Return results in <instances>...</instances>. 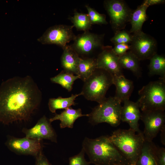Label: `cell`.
Segmentation results:
<instances>
[{"label": "cell", "mask_w": 165, "mask_h": 165, "mask_svg": "<svg viewBox=\"0 0 165 165\" xmlns=\"http://www.w3.org/2000/svg\"><path fill=\"white\" fill-rule=\"evenodd\" d=\"M63 50L61 60L64 70L77 75L80 57L71 45H67Z\"/></svg>", "instance_id": "ac0fdd59"}, {"label": "cell", "mask_w": 165, "mask_h": 165, "mask_svg": "<svg viewBox=\"0 0 165 165\" xmlns=\"http://www.w3.org/2000/svg\"><path fill=\"white\" fill-rule=\"evenodd\" d=\"M155 157L157 165H165V148L157 146Z\"/></svg>", "instance_id": "4dcf8cb0"}, {"label": "cell", "mask_w": 165, "mask_h": 165, "mask_svg": "<svg viewBox=\"0 0 165 165\" xmlns=\"http://www.w3.org/2000/svg\"><path fill=\"white\" fill-rule=\"evenodd\" d=\"M51 123L45 116L40 118L36 124L30 129L23 128L22 132L28 138L42 140H49L57 143V134Z\"/></svg>", "instance_id": "5bb4252c"}, {"label": "cell", "mask_w": 165, "mask_h": 165, "mask_svg": "<svg viewBox=\"0 0 165 165\" xmlns=\"http://www.w3.org/2000/svg\"><path fill=\"white\" fill-rule=\"evenodd\" d=\"M132 39V35L129 31L123 29L115 33L110 41L114 45L119 44H130Z\"/></svg>", "instance_id": "83f0119b"}, {"label": "cell", "mask_w": 165, "mask_h": 165, "mask_svg": "<svg viewBox=\"0 0 165 165\" xmlns=\"http://www.w3.org/2000/svg\"><path fill=\"white\" fill-rule=\"evenodd\" d=\"M161 140L162 144L165 145V125L163 126L161 130Z\"/></svg>", "instance_id": "836d02e7"}, {"label": "cell", "mask_w": 165, "mask_h": 165, "mask_svg": "<svg viewBox=\"0 0 165 165\" xmlns=\"http://www.w3.org/2000/svg\"><path fill=\"white\" fill-rule=\"evenodd\" d=\"M109 138L114 145L131 165H136L145 141L143 132L136 133L130 128L118 129Z\"/></svg>", "instance_id": "3957f363"}, {"label": "cell", "mask_w": 165, "mask_h": 165, "mask_svg": "<svg viewBox=\"0 0 165 165\" xmlns=\"http://www.w3.org/2000/svg\"><path fill=\"white\" fill-rule=\"evenodd\" d=\"M149 73L151 75H160V78L165 79V57L157 53L149 59Z\"/></svg>", "instance_id": "cb8c5ba5"}, {"label": "cell", "mask_w": 165, "mask_h": 165, "mask_svg": "<svg viewBox=\"0 0 165 165\" xmlns=\"http://www.w3.org/2000/svg\"><path fill=\"white\" fill-rule=\"evenodd\" d=\"M123 102L121 112V121L127 123L130 128L137 133H142L139 128L138 122L140 119L141 112L138 102L129 99Z\"/></svg>", "instance_id": "9a60e30c"}, {"label": "cell", "mask_w": 165, "mask_h": 165, "mask_svg": "<svg viewBox=\"0 0 165 165\" xmlns=\"http://www.w3.org/2000/svg\"><path fill=\"white\" fill-rule=\"evenodd\" d=\"M130 46V51L140 61L149 60L157 53L156 40L142 31L133 34Z\"/></svg>", "instance_id": "ba28073f"}, {"label": "cell", "mask_w": 165, "mask_h": 165, "mask_svg": "<svg viewBox=\"0 0 165 165\" xmlns=\"http://www.w3.org/2000/svg\"><path fill=\"white\" fill-rule=\"evenodd\" d=\"M85 152L82 148L78 154L69 158V165H90L89 162L86 161L84 157Z\"/></svg>", "instance_id": "f1b7e54d"}, {"label": "cell", "mask_w": 165, "mask_h": 165, "mask_svg": "<svg viewBox=\"0 0 165 165\" xmlns=\"http://www.w3.org/2000/svg\"><path fill=\"white\" fill-rule=\"evenodd\" d=\"M82 95L81 92L79 94H72L68 97L63 98L59 97L57 98H51L49 99L48 107L50 111L52 113H55L57 109H65L71 106L75 105V101L78 96Z\"/></svg>", "instance_id": "603a6c76"}, {"label": "cell", "mask_w": 165, "mask_h": 165, "mask_svg": "<svg viewBox=\"0 0 165 165\" xmlns=\"http://www.w3.org/2000/svg\"><path fill=\"white\" fill-rule=\"evenodd\" d=\"M82 147L90 163L95 165H131L114 145L109 136H102L95 139L86 137L82 142Z\"/></svg>", "instance_id": "7a4b0ae2"}, {"label": "cell", "mask_w": 165, "mask_h": 165, "mask_svg": "<svg viewBox=\"0 0 165 165\" xmlns=\"http://www.w3.org/2000/svg\"><path fill=\"white\" fill-rule=\"evenodd\" d=\"M156 148L152 141H145L136 165H157L155 157Z\"/></svg>", "instance_id": "ffe728a7"}, {"label": "cell", "mask_w": 165, "mask_h": 165, "mask_svg": "<svg viewBox=\"0 0 165 165\" xmlns=\"http://www.w3.org/2000/svg\"><path fill=\"white\" fill-rule=\"evenodd\" d=\"M79 79L78 75L63 70L57 75L51 78L50 80L53 83L60 85L70 92L72 90L74 81Z\"/></svg>", "instance_id": "d4e9b609"}, {"label": "cell", "mask_w": 165, "mask_h": 165, "mask_svg": "<svg viewBox=\"0 0 165 165\" xmlns=\"http://www.w3.org/2000/svg\"><path fill=\"white\" fill-rule=\"evenodd\" d=\"M88 117L89 114H82L80 108L74 109L70 107L64 110L60 114H56L53 117L49 119L50 123L56 120L61 121L60 128H73L75 121L82 116Z\"/></svg>", "instance_id": "e0dca14e"}, {"label": "cell", "mask_w": 165, "mask_h": 165, "mask_svg": "<svg viewBox=\"0 0 165 165\" xmlns=\"http://www.w3.org/2000/svg\"><path fill=\"white\" fill-rule=\"evenodd\" d=\"M104 5L114 33L124 29L130 22L133 11L126 2L123 0H106Z\"/></svg>", "instance_id": "52a82bcc"}, {"label": "cell", "mask_w": 165, "mask_h": 165, "mask_svg": "<svg viewBox=\"0 0 165 165\" xmlns=\"http://www.w3.org/2000/svg\"><path fill=\"white\" fill-rule=\"evenodd\" d=\"M149 6L144 1L132 13L130 23L131 28L129 31L130 33H134L142 31L144 23L147 20L146 11Z\"/></svg>", "instance_id": "d6986e66"}, {"label": "cell", "mask_w": 165, "mask_h": 165, "mask_svg": "<svg viewBox=\"0 0 165 165\" xmlns=\"http://www.w3.org/2000/svg\"><path fill=\"white\" fill-rule=\"evenodd\" d=\"M96 68V58L80 57L77 75L84 82L92 75Z\"/></svg>", "instance_id": "7402d4cb"}, {"label": "cell", "mask_w": 165, "mask_h": 165, "mask_svg": "<svg viewBox=\"0 0 165 165\" xmlns=\"http://www.w3.org/2000/svg\"><path fill=\"white\" fill-rule=\"evenodd\" d=\"M113 84L116 87L114 97L117 99L121 102L129 99L134 88L132 81L125 78L123 75L113 76Z\"/></svg>", "instance_id": "2e32d148"}, {"label": "cell", "mask_w": 165, "mask_h": 165, "mask_svg": "<svg viewBox=\"0 0 165 165\" xmlns=\"http://www.w3.org/2000/svg\"><path fill=\"white\" fill-rule=\"evenodd\" d=\"M103 35L90 32L89 31L76 36L74 42L71 45L79 56L84 58L98 48L102 47Z\"/></svg>", "instance_id": "7c38bea8"}, {"label": "cell", "mask_w": 165, "mask_h": 165, "mask_svg": "<svg viewBox=\"0 0 165 165\" xmlns=\"http://www.w3.org/2000/svg\"><path fill=\"white\" fill-rule=\"evenodd\" d=\"M11 151L18 155H30L35 157L42 151V140L25 137L18 138L8 135L5 143Z\"/></svg>", "instance_id": "30bf717a"}, {"label": "cell", "mask_w": 165, "mask_h": 165, "mask_svg": "<svg viewBox=\"0 0 165 165\" xmlns=\"http://www.w3.org/2000/svg\"><path fill=\"white\" fill-rule=\"evenodd\" d=\"M121 102L114 97H105L89 114V122L92 125L107 123L117 127L120 124Z\"/></svg>", "instance_id": "8992f818"}, {"label": "cell", "mask_w": 165, "mask_h": 165, "mask_svg": "<svg viewBox=\"0 0 165 165\" xmlns=\"http://www.w3.org/2000/svg\"><path fill=\"white\" fill-rule=\"evenodd\" d=\"M131 165L128 164H123V165Z\"/></svg>", "instance_id": "e575fe53"}, {"label": "cell", "mask_w": 165, "mask_h": 165, "mask_svg": "<svg viewBox=\"0 0 165 165\" xmlns=\"http://www.w3.org/2000/svg\"><path fill=\"white\" fill-rule=\"evenodd\" d=\"M73 25H55L48 28L38 40L43 44H55L63 49L67 44L74 40L76 35Z\"/></svg>", "instance_id": "9c48e42d"}, {"label": "cell", "mask_w": 165, "mask_h": 165, "mask_svg": "<svg viewBox=\"0 0 165 165\" xmlns=\"http://www.w3.org/2000/svg\"><path fill=\"white\" fill-rule=\"evenodd\" d=\"M137 101L141 111L165 109V79L150 82L138 91Z\"/></svg>", "instance_id": "5b68a950"}, {"label": "cell", "mask_w": 165, "mask_h": 165, "mask_svg": "<svg viewBox=\"0 0 165 165\" xmlns=\"http://www.w3.org/2000/svg\"><path fill=\"white\" fill-rule=\"evenodd\" d=\"M113 76L107 71L96 68L85 81L81 92L88 100L98 103L106 97V93L113 84Z\"/></svg>", "instance_id": "277c9868"}, {"label": "cell", "mask_w": 165, "mask_h": 165, "mask_svg": "<svg viewBox=\"0 0 165 165\" xmlns=\"http://www.w3.org/2000/svg\"><path fill=\"white\" fill-rule=\"evenodd\" d=\"M130 48V44H119L114 45L113 50L117 56L120 57L129 51Z\"/></svg>", "instance_id": "f546056e"}, {"label": "cell", "mask_w": 165, "mask_h": 165, "mask_svg": "<svg viewBox=\"0 0 165 165\" xmlns=\"http://www.w3.org/2000/svg\"><path fill=\"white\" fill-rule=\"evenodd\" d=\"M70 20L77 30L84 31H88L91 27L87 14L75 11L74 16L71 17Z\"/></svg>", "instance_id": "484cf974"}, {"label": "cell", "mask_w": 165, "mask_h": 165, "mask_svg": "<svg viewBox=\"0 0 165 165\" xmlns=\"http://www.w3.org/2000/svg\"><path fill=\"white\" fill-rule=\"evenodd\" d=\"M85 7L88 11L87 14L92 25L106 24H108L105 14L99 13L88 5H86Z\"/></svg>", "instance_id": "4316f807"}, {"label": "cell", "mask_w": 165, "mask_h": 165, "mask_svg": "<svg viewBox=\"0 0 165 165\" xmlns=\"http://www.w3.org/2000/svg\"><path fill=\"white\" fill-rule=\"evenodd\" d=\"M102 50L96 58V68L104 70L113 76L123 75L119 61V57L111 46H103Z\"/></svg>", "instance_id": "4fadbf2b"}, {"label": "cell", "mask_w": 165, "mask_h": 165, "mask_svg": "<svg viewBox=\"0 0 165 165\" xmlns=\"http://www.w3.org/2000/svg\"><path fill=\"white\" fill-rule=\"evenodd\" d=\"M140 61L130 50L124 54L119 57V63L123 69H126L130 71L137 77L141 75Z\"/></svg>", "instance_id": "44dd1931"}, {"label": "cell", "mask_w": 165, "mask_h": 165, "mask_svg": "<svg viewBox=\"0 0 165 165\" xmlns=\"http://www.w3.org/2000/svg\"><path fill=\"white\" fill-rule=\"evenodd\" d=\"M141 112L140 119L144 124L143 133L145 140L152 141L165 125L164 111L152 110Z\"/></svg>", "instance_id": "8fae6325"}, {"label": "cell", "mask_w": 165, "mask_h": 165, "mask_svg": "<svg viewBox=\"0 0 165 165\" xmlns=\"http://www.w3.org/2000/svg\"><path fill=\"white\" fill-rule=\"evenodd\" d=\"M35 158V165H51L42 151Z\"/></svg>", "instance_id": "1f68e13d"}, {"label": "cell", "mask_w": 165, "mask_h": 165, "mask_svg": "<svg viewBox=\"0 0 165 165\" xmlns=\"http://www.w3.org/2000/svg\"><path fill=\"white\" fill-rule=\"evenodd\" d=\"M144 1L148 6L155 5L163 4L165 2L164 0H145Z\"/></svg>", "instance_id": "d6a6232c"}, {"label": "cell", "mask_w": 165, "mask_h": 165, "mask_svg": "<svg viewBox=\"0 0 165 165\" xmlns=\"http://www.w3.org/2000/svg\"><path fill=\"white\" fill-rule=\"evenodd\" d=\"M41 100V92L29 76L3 82L0 87V122L6 125L28 121Z\"/></svg>", "instance_id": "6da1fadb"}]
</instances>
